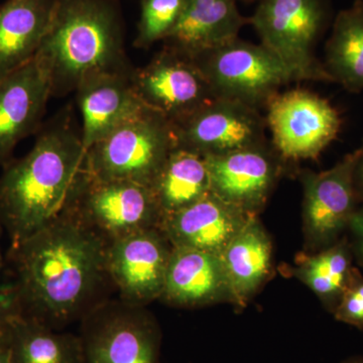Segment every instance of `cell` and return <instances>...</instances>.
I'll list each match as a JSON object with an SVG mask.
<instances>
[{
    "instance_id": "6da1fadb",
    "label": "cell",
    "mask_w": 363,
    "mask_h": 363,
    "mask_svg": "<svg viewBox=\"0 0 363 363\" xmlns=\"http://www.w3.org/2000/svg\"><path fill=\"white\" fill-rule=\"evenodd\" d=\"M107 245L70 209L11 245L7 264L20 286L23 317L55 330L83 319L109 278Z\"/></svg>"
},
{
    "instance_id": "7a4b0ae2",
    "label": "cell",
    "mask_w": 363,
    "mask_h": 363,
    "mask_svg": "<svg viewBox=\"0 0 363 363\" xmlns=\"http://www.w3.org/2000/svg\"><path fill=\"white\" fill-rule=\"evenodd\" d=\"M85 147L71 112L43 124L33 149L7 162L0 176V225L16 245L66 211L83 164Z\"/></svg>"
},
{
    "instance_id": "3957f363",
    "label": "cell",
    "mask_w": 363,
    "mask_h": 363,
    "mask_svg": "<svg viewBox=\"0 0 363 363\" xmlns=\"http://www.w3.org/2000/svg\"><path fill=\"white\" fill-rule=\"evenodd\" d=\"M35 59L50 79L52 97L75 93L95 74L133 72L118 0H57Z\"/></svg>"
},
{
    "instance_id": "277c9868",
    "label": "cell",
    "mask_w": 363,
    "mask_h": 363,
    "mask_svg": "<svg viewBox=\"0 0 363 363\" xmlns=\"http://www.w3.org/2000/svg\"><path fill=\"white\" fill-rule=\"evenodd\" d=\"M176 147L174 123L147 107L88 147L83 169L97 180L130 181L150 188Z\"/></svg>"
},
{
    "instance_id": "5b68a950",
    "label": "cell",
    "mask_w": 363,
    "mask_h": 363,
    "mask_svg": "<svg viewBox=\"0 0 363 363\" xmlns=\"http://www.w3.org/2000/svg\"><path fill=\"white\" fill-rule=\"evenodd\" d=\"M328 16L326 0H259L248 23L294 81H332L314 52Z\"/></svg>"
},
{
    "instance_id": "8992f818",
    "label": "cell",
    "mask_w": 363,
    "mask_h": 363,
    "mask_svg": "<svg viewBox=\"0 0 363 363\" xmlns=\"http://www.w3.org/2000/svg\"><path fill=\"white\" fill-rule=\"evenodd\" d=\"M191 60L206 78L215 97L253 108L266 107L279 88L294 81L288 68L264 45L240 38Z\"/></svg>"
},
{
    "instance_id": "52a82bcc",
    "label": "cell",
    "mask_w": 363,
    "mask_h": 363,
    "mask_svg": "<svg viewBox=\"0 0 363 363\" xmlns=\"http://www.w3.org/2000/svg\"><path fill=\"white\" fill-rule=\"evenodd\" d=\"M67 209L107 242L160 227L162 222L152 189L130 181L97 180L84 169Z\"/></svg>"
},
{
    "instance_id": "ba28073f",
    "label": "cell",
    "mask_w": 363,
    "mask_h": 363,
    "mask_svg": "<svg viewBox=\"0 0 363 363\" xmlns=\"http://www.w3.org/2000/svg\"><path fill=\"white\" fill-rule=\"evenodd\" d=\"M82 325L83 363H160L161 329L142 306L98 305Z\"/></svg>"
},
{
    "instance_id": "9c48e42d",
    "label": "cell",
    "mask_w": 363,
    "mask_h": 363,
    "mask_svg": "<svg viewBox=\"0 0 363 363\" xmlns=\"http://www.w3.org/2000/svg\"><path fill=\"white\" fill-rule=\"evenodd\" d=\"M266 108L272 145L284 160L316 159L340 131L338 111L311 91L279 93Z\"/></svg>"
},
{
    "instance_id": "30bf717a",
    "label": "cell",
    "mask_w": 363,
    "mask_h": 363,
    "mask_svg": "<svg viewBox=\"0 0 363 363\" xmlns=\"http://www.w3.org/2000/svg\"><path fill=\"white\" fill-rule=\"evenodd\" d=\"M362 149L346 155L335 166L320 173L302 174L303 223L308 252L323 250L337 242L348 230L357 210L355 169Z\"/></svg>"
},
{
    "instance_id": "8fae6325",
    "label": "cell",
    "mask_w": 363,
    "mask_h": 363,
    "mask_svg": "<svg viewBox=\"0 0 363 363\" xmlns=\"http://www.w3.org/2000/svg\"><path fill=\"white\" fill-rule=\"evenodd\" d=\"M174 126L177 147L202 157L221 156L267 142V121L259 109L223 98H215Z\"/></svg>"
},
{
    "instance_id": "7c38bea8",
    "label": "cell",
    "mask_w": 363,
    "mask_h": 363,
    "mask_svg": "<svg viewBox=\"0 0 363 363\" xmlns=\"http://www.w3.org/2000/svg\"><path fill=\"white\" fill-rule=\"evenodd\" d=\"M131 81L143 104L173 123L216 98L194 62L168 48L155 55L147 65L135 69Z\"/></svg>"
},
{
    "instance_id": "4fadbf2b",
    "label": "cell",
    "mask_w": 363,
    "mask_h": 363,
    "mask_svg": "<svg viewBox=\"0 0 363 363\" xmlns=\"http://www.w3.org/2000/svg\"><path fill=\"white\" fill-rule=\"evenodd\" d=\"M172 250L160 227L108 242L107 272L123 302L143 307L161 298Z\"/></svg>"
},
{
    "instance_id": "5bb4252c",
    "label": "cell",
    "mask_w": 363,
    "mask_h": 363,
    "mask_svg": "<svg viewBox=\"0 0 363 363\" xmlns=\"http://www.w3.org/2000/svg\"><path fill=\"white\" fill-rule=\"evenodd\" d=\"M203 157L210 191L223 201L259 216L281 171L284 159L274 145L264 142L221 156Z\"/></svg>"
},
{
    "instance_id": "9a60e30c",
    "label": "cell",
    "mask_w": 363,
    "mask_h": 363,
    "mask_svg": "<svg viewBox=\"0 0 363 363\" xmlns=\"http://www.w3.org/2000/svg\"><path fill=\"white\" fill-rule=\"evenodd\" d=\"M51 97L50 79L35 58L0 78V167L21 140L39 133Z\"/></svg>"
},
{
    "instance_id": "2e32d148",
    "label": "cell",
    "mask_w": 363,
    "mask_h": 363,
    "mask_svg": "<svg viewBox=\"0 0 363 363\" xmlns=\"http://www.w3.org/2000/svg\"><path fill=\"white\" fill-rule=\"evenodd\" d=\"M252 216L210 191L199 201L162 219L160 228L173 247L220 255Z\"/></svg>"
},
{
    "instance_id": "e0dca14e",
    "label": "cell",
    "mask_w": 363,
    "mask_h": 363,
    "mask_svg": "<svg viewBox=\"0 0 363 363\" xmlns=\"http://www.w3.org/2000/svg\"><path fill=\"white\" fill-rule=\"evenodd\" d=\"M133 72L95 74L78 86L76 101L82 116L85 150L147 108L133 88Z\"/></svg>"
},
{
    "instance_id": "ac0fdd59",
    "label": "cell",
    "mask_w": 363,
    "mask_h": 363,
    "mask_svg": "<svg viewBox=\"0 0 363 363\" xmlns=\"http://www.w3.org/2000/svg\"><path fill=\"white\" fill-rule=\"evenodd\" d=\"M161 298L183 308L234 304L221 257L190 248L173 247Z\"/></svg>"
},
{
    "instance_id": "d6986e66",
    "label": "cell",
    "mask_w": 363,
    "mask_h": 363,
    "mask_svg": "<svg viewBox=\"0 0 363 363\" xmlns=\"http://www.w3.org/2000/svg\"><path fill=\"white\" fill-rule=\"evenodd\" d=\"M248 23L236 0H184L180 18L164 48L193 58L238 38Z\"/></svg>"
},
{
    "instance_id": "ffe728a7",
    "label": "cell",
    "mask_w": 363,
    "mask_h": 363,
    "mask_svg": "<svg viewBox=\"0 0 363 363\" xmlns=\"http://www.w3.org/2000/svg\"><path fill=\"white\" fill-rule=\"evenodd\" d=\"M56 4L57 0H6L0 6V78L35 58Z\"/></svg>"
},
{
    "instance_id": "44dd1931",
    "label": "cell",
    "mask_w": 363,
    "mask_h": 363,
    "mask_svg": "<svg viewBox=\"0 0 363 363\" xmlns=\"http://www.w3.org/2000/svg\"><path fill=\"white\" fill-rule=\"evenodd\" d=\"M234 304L243 307L272 274V245L266 229L252 216L220 255Z\"/></svg>"
},
{
    "instance_id": "7402d4cb",
    "label": "cell",
    "mask_w": 363,
    "mask_h": 363,
    "mask_svg": "<svg viewBox=\"0 0 363 363\" xmlns=\"http://www.w3.org/2000/svg\"><path fill=\"white\" fill-rule=\"evenodd\" d=\"M152 193L162 219L199 201L210 192V178L204 157L176 147L152 183Z\"/></svg>"
},
{
    "instance_id": "603a6c76",
    "label": "cell",
    "mask_w": 363,
    "mask_h": 363,
    "mask_svg": "<svg viewBox=\"0 0 363 363\" xmlns=\"http://www.w3.org/2000/svg\"><path fill=\"white\" fill-rule=\"evenodd\" d=\"M350 238L344 235L331 247L317 252L300 253L291 274L300 279L333 313L342 298L353 271Z\"/></svg>"
},
{
    "instance_id": "cb8c5ba5",
    "label": "cell",
    "mask_w": 363,
    "mask_h": 363,
    "mask_svg": "<svg viewBox=\"0 0 363 363\" xmlns=\"http://www.w3.org/2000/svg\"><path fill=\"white\" fill-rule=\"evenodd\" d=\"M11 363H83L80 335L23 317L6 326Z\"/></svg>"
},
{
    "instance_id": "d4e9b609",
    "label": "cell",
    "mask_w": 363,
    "mask_h": 363,
    "mask_svg": "<svg viewBox=\"0 0 363 363\" xmlns=\"http://www.w3.org/2000/svg\"><path fill=\"white\" fill-rule=\"evenodd\" d=\"M323 65L333 82L352 92L363 90V4L359 0L336 16Z\"/></svg>"
},
{
    "instance_id": "484cf974",
    "label": "cell",
    "mask_w": 363,
    "mask_h": 363,
    "mask_svg": "<svg viewBox=\"0 0 363 363\" xmlns=\"http://www.w3.org/2000/svg\"><path fill=\"white\" fill-rule=\"evenodd\" d=\"M183 4L184 0H142L135 47L149 49L164 42L175 28Z\"/></svg>"
},
{
    "instance_id": "4316f807",
    "label": "cell",
    "mask_w": 363,
    "mask_h": 363,
    "mask_svg": "<svg viewBox=\"0 0 363 363\" xmlns=\"http://www.w3.org/2000/svg\"><path fill=\"white\" fill-rule=\"evenodd\" d=\"M332 314L337 321L363 331V276L357 267H353L350 284Z\"/></svg>"
},
{
    "instance_id": "83f0119b",
    "label": "cell",
    "mask_w": 363,
    "mask_h": 363,
    "mask_svg": "<svg viewBox=\"0 0 363 363\" xmlns=\"http://www.w3.org/2000/svg\"><path fill=\"white\" fill-rule=\"evenodd\" d=\"M20 286L13 272L0 259V327H6L23 317Z\"/></svg>"
},
{
    "instance_id": "f1b7e54d",
    "label": "cell",
    "mask_w": 363,
    "mask_h": 363,
    "mask_svg": "<svg viewBox=\"0 0 363 363\" xmlns=\"http://www.w3.org/2000/svg\"><path fill=\"white\" fill-rule=\"evenodd\" d=\"M348 231L350 233V241L353 257L363 267V206L358 207L355 213L351 217Z\"/></svg>"
},
{
    "instance_id": "f546056e",
    "label": "cell",
    "mask_w": 363,
    "mask_h": 363,
    "mask_svg": "<svg viewBox=\"0 0 363 363\" xmlns=\"http://www.w3.org/2000/svg\"><path fill=\"white\" fill-rule=\"evenodd\" d=\"M355 188H357L358 198L363 201V147L362 156L355 169Z\"/></svg>"
},
{
    "instance_id": "4dcf8cb0",
    "label": "cell",
    "mask_w": 363,
    "mask_h": 363,
    "mask_svg": "<svg viewBox=\"0 0 363 363\" xmlns=\"http://www.w3.org/2000/svg\"><path fill=\"white\" fill-rule=\"evenodd\" d=\"M0 363H11L9 362V350L7 345L6 330L4 335L0 336Z\"/></svg>"
},
{
    "instance_id": "1f68e13d",
    "label": "cell",
    "mask_w": 363,
    "mask_h": 363,
    "mask_svg": "<svg viewBox=\"0 0 363 363\" xmlns=\"http://www.w3.org/2000/svg\"><path fill=\"white\" fill-rule=\"evenodd\" d=\"M341 363H363V355H357V357H351L347 359L343 360Z\"/></svg>"
},
{
    "instance_id": "d6a6232c",
    "label": "cell",
    "mask_w": 363,
    "mask_h": 363,
    "mask_svg": "<svg viewBox=\"0 0 363 363\" xmlns=\"http://www.w3.org/2000/svg\"><path fill=\"white\" fill-rule=\"evenodd\" d=\"M6 327H0V336L4 335L6 333Z\"/></svg>"
},
{
    "instance_id": "836d02e7",
    "label": "cell",
    "mask_w": 363,
    "mask_h": 363,
    "mask_svg": "<svg viewBox=\"0 0 363 363\" xmlns=\"http://www.w3.org/2000/svg\"><path fill=\"white\" fill-rule=\"evenodd\" d=\"M1 225H0V233H1ZM0 259H2L1 252H0Z\"/></svg>"
},
{
    "instance_id": "e575fe53",
    "label": "cell",
    "mask_w": 363,
    "mask_h": 363,
    "mask_svg": "<svg viewBox=\"0 0 363 363\" xmlns=\"http://www.w3.org/2000/svg\"><path fill=\"white\" fill-rule=\"evenodd\" d=\"M242 1L250 2V1H255V0H242ZM257 1H259V0H257Z\"/></svg>"
},
{
    "instance_id": "d590c367",
    "label": "cell",
    "mask_w": 363,
    "mask_h": 363,
    "mask_svg": "<svg viewBox=\"0 0 363 363\" xmlns=\"http://www.w3.org/2000/svg\"><path fill=\"white\" fill-rule=\"evenodd\" d=\"M359 1H362V4H363V0H359Z\"/></svg>"
}]
</instances>
